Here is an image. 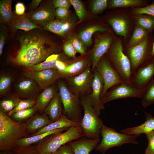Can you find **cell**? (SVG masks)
<instances>
[{
  "mask_svg": "<svg viewBox=\"0 0 154 154\" xmlns=\"http://www.w3.org/2000/svg\"><path fill=\"white\" fill-rule=\"evenodd\" d=\"M23 73L25 76L34 80L43 90L51 86L57 80L63 78L59 72L54 69L39 71H23Z\"/></svg>",
  "mask_w": 154,
  "mask_h": 154,
  "instance_id": "15",
  "label": "cell"
},
{
  "mask_svg": "<svg viewBox=\"0 0 154 154\" xmlns=\"http://www.w3.org/2000/svg\"><path fill=\"white\" fill-rule=\"evenodd\" d=\"M52 122L47 115L44 113L42 115L34 117L29 122L27 127L31 131L39 130Z\"/></svg>",
  "mask_w": 154,
  "mask_h": 154,
  "instance_id": "34",
  "label": "cell"
},
{
  "mask_svg": "<svg viewBox=\"0 0 154 154\" xmlns=\"http://www.w3.org/2000/svg\"><path fill=\"white\" fill-rule=\"evenodd\" d=\"M37 85L34 80L28 78L19 82L17 87L21 94L27 96L33 94L38 90Z\"/></svg>",
  "mask_w": 154,
  "mask_h": 154,
  "instance_id": "33",
  "label": "cell"
},
{
  "mask_svg": "<svg viewBox=\"0 0 154 154\" xmlns=\"http://www.w3.org/2000/svg\"><path fill=\"white\" fill-rule=\"evenodd\" d=\"M0 154H8L6 153L5 152H1Z\"/></svg>",
  "mask_w": 154,
  "mask_h": 154,
  "instance_id": "55",
  "label": "cell"
},
{
  "mask_svg": "<svg viewBox=\"0 0 154 154\" xmlns=\"http://www.w3.org/2000/svg\"><path fill=\"white\" fill-rule=\"evenodd\" d=\"M58 86L63 106V114L72 121L79 123L82 117L80 96L72 92L67 84L62 81H59Z\"/></svg>",
  "mask_w": 154,
  "mask_h": 154,
  "instance_id": "6",
  "label": "cell"
},
{
  "mask_svg": "<svg viewBox=\"0 0 154 154\" xmlns=\"http://www.w3.org/2000/svg\"><path fill=\"white\" fill-rule=\"evenodd\" d=\"M108 7V0H94L92 3L91 11L94 13H98L105 10Z\"/></svg>",
  "mask_w": 154,
  "mask_h": 154,
  "instance_id": "41",
  "label": "cell"
},
{
  "mask_svg": "<svg viewBox=\"0 0 154 154\" xmlns=\"http://www.w3.org/2000/svg\"><path fill=\"white\" fill-rule=\"evenodd\" d=\"M107 20L117 36L123 38L124 45L129 40L135 25L134 15L131 8H115Z\"/></svg>",
  "mask_w": 154,
  "mask_h": 154,
  "instance_id": "3",
  "label": "cell"
},
{
  "mask_svg": "<svg viewBox=\"0 0 154 154\" xmlns=\"http://www.w3.org/2000/svg\"><path fill=\"white\" fill-rule=\"evenodd\" d=\"M101 139H83L72 141L69 143L74 154H89L96 148L101 141Z\"/></svg>",
  "mask_w": 154,
  "mask_h": 154,
  "instance_id": "20",
  "label": "cell"
},
{
  "mask_svg": "<svg viewBox=\"0 0 154 154\" xmlns=\"http://www.w3.org/2000/svg\"><path fill=\"white\" fill-rule=\"evenodd\" d=\"M94 70L100 75L104 82L101 98L110 88L123 82L117 72L110 63L105 54L100 60Z\"/></svg>",
  "mask_w": 154,
  "mask_h": 154,
  "instance_id": "11",
  "label": "cell"
},
{
  "mask_svg": "<svg viewBox=\"0 0 154 154\" xmlns=\"http://www.w3.org/2000/svg\"><path fill=\"white\" fill-rule=\"evenodd\" d=\"M141 99V104L145 108L154 103V78L146 87L144 94Z\"/></svg>",
  "mask_w": 154,
  "mask_h": 154,
  "instance_id": "35",
  "label": "cell"
},
{
  "mask_svg": "<svg viewBox=\"0 0 154 154\" xmlns=\"http://www.w3.org/2000/svg\"><path fill=\"white\" fill-rule=\"evenodd\" d=\"M7 25L4 24L0 25V55L2 54L4 46L7 38L9 30Z\"/></svg>",
  "mask_w": 154,
  "mask_h": 154,
  "instance_id": "42",
  "label": "cell"
},
{
  "mask_svg": "<svg viewBox=\"0 0 154 154\" xmlns=\"http://www.w3.org/2000/svg\"><path fill=\"white\" fill-rule=\"evenodd\" d=\"M56 15L57 19L62 21H66L69 18L70 12L68 9L57 8L56 9Z\"/></svg>",
  "mask_w": 154,
  "mask_h": 154,
  "instance_id": "47",
  "label": "cell"
},
{
  "mask_svg": "<svg viewBox=\"0 0 154 154\" xmlns=\"http://www.w3.org/2000/svg\"><path fill=\"white\" fill-rule=\"evenodd\" d=\"M150 33L137 25L134 28L132 33L124 47H130L137 45L144 40Z\"/></svg>",
  "mask_w": 154,
  "mask_h": 154,
  "instance_id": "31",
  "label": "cell"
},
{
  "mask_svg": "<svg viewBox=\"0 0 154 154\" xmlns=\"http://www.w3.org/2000/svg\"><path fill=\"white\" fill-rule=\"evenodd\" d=\"M8 26L10 35L12 38L14 37L19 30L27 32L35 29L43 28L32 22L27 17L26 13L20 16L13 14L11 21Z\"/></svg>",
  "mask_w": 154,
  "mask_h": 154,
  "instance_id": "18",
  "label": "cell"
},
{
  "mask_svg": "<svg viewBox=\"0 0 154 154\" xmlns=\"http://www.w3.org/2000/svg\"><path fill=\"white\" fill-rule=\"evenodd\" d=\"M154 41V36L151 33L140 43L130 47H124V52L131 63L133 75L139 67L154 58L151 55Z\"/></svg>",
  "mask_w": 154,
  "mask_h": 154,
  "instance_id": "7",
  "label": "cell"
},
{
  "mask_svg": "<svg viewBox=\"0 0 154 154\" xmlns=\"http://www.w3.org/2000/svg\"><path fill=\"white\" fill-rule=\"evenodd\" d=\"M75 59L74 60L71 61L64 70L60 72L63 78H66L79 74L91 65V61L87 57Z\"/></svg>",
  "mask_w": 154,
  "mask_h": 154,
  "instance_id": "22",
  "label": "cell"
},
{
  "mask_svg": "<svg viewBox=\"0 0 154 154\" xmlns=\"http://www.w3.org/2000/svg\"><path fill=\"white\" fill-rule=\"evenodd\" d=\"M148 141L147 146L145 150V154H154V130L145 134Z\"/></svg>",
  "mask_w": 154,
  "mask_h": 154,
  "instance_id": "45",
  "label": "cell"
},
{
  "mask_svg": "<svg viewBox=\"0 0 154 154\" xmlns=\"http://www.w3.org/2000/svg\"><path fill=\"white\" fill-rule=\"evenodd\" d=\"M52 3L55 9L61 7L68 9L72 5L69 0H54L52 1Z\"/></svg>",
  "mask_w": 154,
  "mask_h": 154,
  "instance_id": "48",
  "label": "cell"
},
{
  "mask_svg": "<svg viewBox=\"0 0 154 154\" xmlns=\"http://www.w3.org/2000/svg\"><path fill=\"white\" fill-rule=\"evenodd\" d=\"M145 115L146 120L143 123L135 127L123 129L121 130L120 132L127 135L139 136L154 130V116L146 112Z\"/></svg>",
  "mask_w": 154,
  "mask_h": 154,
  "instance_id": "21",
  "label": "cell"
},
{
  "mask_svg": "<svg viewBox=\"0 0 154 154\" xmlns=\"http://www.w3.org/2000/svg\"><path fill=\"white\" fill-rule=\"evenodd\" d=\"M36 100L33 99L19 100L14 108L8 113L9 116H11L13 114L22 110L29 108L34 106Z\"/></svg>",
  "mask_w": 154,
  "mask_h": 154,
  "instance_id": "36",
  "label": "cell"
},
{
  "mask_svg": "<svg viewBox=\"0 0 154 154\" xmlns=\"http://www.w3.org/2000/svg\"><path fill=\"white\" fill-rule=\"evenodd\" d=\"M79 125V123L74 122L68 118L64 114L57 121L52 122L42 128L39 129L34 135L63 128H68L73 126Z\"/></svg>",
  "mask_w": 154,
  "mask_h": 154,
  "instance_id": "25",
  "label": "cell"
},
{
  "mask_svg": "<svg viewBox=\"0 0 154 154\" xmlns=\"http://www.w3.org/2000/svg\"><path fill=\"white\" fill-rule=\"evenodd\" d=\"M52 154H74V153L68 143L61 146Z\"/></svg>",
  "mask_w": 154,
  "mask_h": 154,
  "instance_id": "49",
  "label": "cell"
},
{
  "mask_svg": "<svg viewBox=\"0 0 154 154\" xmlns=\"http://www.w3.org/2000/svg\"><path fill=\"white\" fill-rule=\"evenodd\" d=\"M19 99L6 100L0 102V109L3 112L12 110L15 107Z\"/></svg>",
  "mask_w": 154,
  "mask_h": 154,
  "instance_id": "44",
  "label": "cell"
},
{
  "mask_svg": "<svg viewBox=\"0 0 154 154\" xmlns=\"http://www.w3.org/2000/svg\"><path fill=\"white\" fill-rule=\"evenodd\" d=\"M108 31H110V29L105 25H94L88 27L79 33L78 37L84 45L89 46L92 44V37L95 32Z\"/></svg>",
  "mask_w": 154,
  "mask_h": 154,
  "instance_id": "24",
  "label": "cell"
},
{
  "mask_svg": "<svg viewBox=\"0 0 154 154\" xmlns=\"http://www.w3.org/2000/svg\"></svg>",
  "mask_w": 154,
  "mask_h": 154,
  "instance_id": "56",
  "label": "cell"
},
{
  "mask_svg": "<svg viewBox=\"0 0 154 154\" xmlns=\"http://www.w3.org/2000/svg\"><path fill=\"white\" fill-rule=\"evenodd\" d=\"M148 0H110L108 1V7L111 9L143 7L149 4Z\"/></svg>",
  "mask_w": 154,
  "mask_h": 154,
  "instance_id": "26",
  "label": "cell"
},
{
  "mask_svg": "<svg viewBox=\"0 0 154 154\" xmlns=\"http://www.w3.org/2000/svg\"><path fill=\"white\" fill-rule=\"evenodd\" d=\"M37 110L34 106L33 107L27 109L22 110L13 114L11 117L17 120H21L27 118L32 116Z\"/></svg>",
  "mask_w": 154,
  "mask_h": 154,
  "instance_id": "38",
  "label": "cell"
},
{
  "mask_svg": "<svg viewBox=\"0 0 154 154\" xmlns=\"http://www.w3.org/2000/svg\"><path fill=\"white\" fill-rule=\"evenodd\" d=\"M131 12L134 15L144 14L154 17V0L152 3L143 7L131 8Z\"/></svg>",
  "mask_w": 154,
  "mask_h": 154,
  "instance_id": "39",
  "label": "cell"
},
{
  "mask_svg": "<svg viewBox=\"0 0 154 154\" xmlns=\"http://www.w3.org/2000/svg\"><path fill=\"white\" fill-rule=\"evenodd\" d=\"M57 93V89L55 86H50L44 90L38 96L34 106L37 110H43Z\"/></svg>",
  "mask_w": 154,
  "mask_h": 154,
  "instance_id": "27",
  "label": "cell"
},
{
  "mask_svg": "<svg viewBox=\"0 0 154 154\" xmlns=\"http://www.w3.org/2000/svg\"><path fill=\"white\" fill-rule=\"evenodd\" d=\"M63 51L67 56L73 59H75L77 52L70 40L66 42L63 46Z\"/></svg>",
  "mask_w": 154,
  "mask_h": 154,
  "instance_id": "46",
  "label": "cell"
},
{
  "mask_svg": "<svg viewBox=\"0 0 154 154\" xmlns=\"http://www.w3.org/2000/svg\"><path fill=\"white\" fill-rule=\"evenodd\" d=\"M62 102L59 92L52 99L44 110L52 122L57 121L62 115Z\"/></svg>",
  "mask_w": 154,
  "mask_h": 154,
  "instance_id": "23",
  "label": "cell"
},
{
  "mask_svg": "<svg viewBox=\"0 0 154 154\" xmlns=\"http://www.w3.org/2000/svg\"><path fill=\"white\" fill-rule=\"evenodd\" d=\"M70 1L72 5L74 8L76 14L79 19L78 23L82 22L86 15V11L83 3L81 1L78 0Z\"/></svg>",
  "mask_w": 154,
  "mask_h": 154,
  "instance_id": "37",
  "label": "cell"
},
{
  "mask_svg": "<svg viewBox=\"0 0 154 154\" xmlns=\"http://www.w3.org/2000/svg\"><path fill=\"white\" fill-rule=\"evenodd\" d=\"M20 152L19 151L17 152V154H39L38 152L35 150L34 151H33L30 150H23L22 151V150Z\"/></svg>",
  "mask_w": 154,
  "mask_h": 154,
  "instance_id": "53",
  "label": "cell"
},
{
  "mask_svg": "<svg viewBox=\"0 0 154 154\" xmlns=\"http://www.w3.org/2000/svg\"><path fill=\"white\" fill-rule=\"evenodd\" d=\"M74 19L69 17L66 21L54 19L43 28L46 31L58 36L63 37L66 35L74 24Z\"/></svg>",
  "mask_w": 154,
  "mask_h": 154,
  "instance_id": "19",
  "label": "cell"
},
{
  "mask_svg": "<svg viewBox=\"0 0 154 154\" xmlns=\"http://www.w3.org/2000/svg\"><path fill=\"white\" fill-rule=\"evenodd\" d=\"M25 8L24 4L20 2L16 3L15 5V12L16 15H22L25 13Z\"/></svg>",
  "mask_w": 154,
  "mask_h": 154,
  "instance_id": "51",
  "label": "cell"
},
{
  "mask_svg": "<svg viewBox=\"0 0 154 154\" xmlns=\"http://www.w3.org/2000/svg\"><path fill=\"white\" fill-rule=\"evenodd\" d=\"M134 17L136 25L152 33L154 30V17L144 14L135 15Z\"/></svg>",
  "mask_w": 154,
  "mask_h": 154,
  "instance_id": "32",
  "label": "cell"
},
{
  "mask_svg": "<svg viewBox=\"0 0 154 154\" xmlns=\"http://www.w3.org/2000/svg\"><path fill=\"white\" fill-rule=\"evenodd\" d=\"M60 55L53 54L48 57L43 62L32 66L25 68L23 71H39L48 69H55V65L58 60H59Z\"/></svg>",
  "mask_w": 154,
  "mask_h": 154,
  "instance_id": "29",
  "label": "cell"
},
{
  "mask_svg": "<svg viewBox=\"0 0 154 154\" xmlns=\"http://www.w3.org/2000/svg\"><path fill=\"white\" fill-rule=\"evenodd\" d=\"M154 74V58L139 67L133 74L131 83L135 87L145 89Z\"/></svg>",
  "mask_w": 154,
  "mask_h": 154,
  "instance_id": "17",
  "label": "cell"
},
{
  "mask_svg": "<svg viewBox=\"0 0 154 154\" xmlns=\"http://www.w3.org/2000/svg\"><path fill=\"white\" fill-rule=\"evenodd\" d=\"M145 89L137 88L131 83L123 82L116 85L108 90L101 98L104 104L113 100L128 98L141 99Z\"/></svg>",
  "mask_w": 154,
  "mask_h": 154,
  "instance_id": "10",
  "label": "cell"
},
{
  "mask_svg": "<svg viewBox=\"0 0 154 154\" xmlns=\"http://www.w3.org/2000/svg\"><path fill=\"white\" fill-rule=\"evenodd\" d=\"M93 77L94 72L90 66L80 74L65 78L71 91L80 96L87 95L91 92Z\"/></svg>",
  "mask_w": 154,
  "mask_h": 154,
  "instance_id": "12",
  "label": "cell"
},
{
  "mask_svg": "<svg viewBox=\"0 0 154 154\" xmlns=\"http://www.w3.org/2000/svg\"><path fill=\"white\" fill-rule=\"evenodd\" d=\"M48 32L43 28L17 32L18 48L11 58L13 63L26 68L43 62L54 54L57 46Z\"/></svg>",
  "mask_w": 154,
  "mask_h": 154,
  "instance_id": "1",
  "label": "cell"
},
{
  "mask_svg": "<svg viewBox=\"0 0 154 154\" xmlns=\"http://www.w3.org/2000/svg\"><path fill=\"white\" fill-rule=\"evenodd\" d=\"M84 115L79 122L84 137L89 139L100 138L101 131L104 124L90 103L86 95L80 96Z\"/></svg>",
  "mask_w": 154,
  "mask_h": 154,
  "instance_id": "4",
  "label": "cell"
},
{
  "mask_svg": "<svg viewBox=\"0 0 154 154\" xmlns=\"http://www.w3.org/2000/svg\"><path fill=\"white\" fill-rule=\"evenodd\" d=\"M151 55L153 57H154V41L153 43L152 48V50H151Z\"/></svg>",
  "mask_w": 154,
  "mask_h": 154,
  "instance_id": "54",
  "label": "cell"
},
{
  "mask_svg": "<svg viewBox=\"0 0 154 154\" xmlns=\"http://www.w3.org/2000/svg\"><path fill=\"white\" fill-rule=\"evenodd\" d=\"M69 40L77 52L82 55L85 54L86 52L84 45L78 36L71 37Z\"/></svg>",
  "mask_w": 154,
  "mask_h": 154,
  "instance_id": "43",
  "label": "cell"
},
{
  "mask_svg": "<svg viewBox=\"0 0 154 154\" xmlns=\"http://www.w3.org/2000/svg\"><path fill=\"white\" fill-rule=\"evenodd\" d=\"M56 9L52 1H42L35 11L27 13V17L36 25L43 28L56 17Z\"/></svg>",
  "mask_w": 154,
  "mask_h": 154,
  "instance_id": "13",
  "label": "cell"
},
{
  "mask_svg": "<svg viewBox=\"0 0 154 154\" xmlns=\"http://www.w3.org/2000/svg\"><path fill=\"white\" fill-rule=\"evenodd\" d=\"M91 92L86 95L90 103L99 116L105 108L104 104L101 101V97L103 90L104 82L99 73L94 70Z\"/></svg>",
  "mask_w": 154,
  "mask_h": 154,
  "instance_id": "16",
  "label": "cell"
},
{
  "mask_svg": "<svg viewBox=\"0 0 154 154\" xmlns=\"http://www.w3.org/2000/svg\"><path fill=\"white\" fill-rule=\"evenodd\" d=\"M12 0L0 1V23L9 26L13 15L12 11Z\"/></svg>",
  "mask_w": 154,
  "mask_h": 154,
  "instance_id": "30",
  "label": "cell"
},
{
  "mask_svg": "<svg viewBox=\"0 0 154 154\" xmlns=\"http://www.w3.org/2000/svg\"><path fill=\"white\" fill-rule=\"evenodd\" d=\"M83 137L79 125L72 126L64 132L53 134L44 143L35 150L39 154H52L61 146Z\"/></svg>",
  "mask_w": 154,
  "mask_h": 154,
  "instance_id": "8",
  "label": "cell"
},
{
  "mask_svg": "<svg viewBox=\"0 0 154 154\" xmlns=\"http://www.w3.org/2000/svg\"><path fill=\"white\" fill-rule=\"evenodd\" d=\"M124 47L123 38L117 36L105 54L123 82L131 83L133 76L131 64L124 52Z\"/></svg>",
  "mask_w": 154,
  "mask_h": 154,
  "instance_id": "2",
  "label": "cell"
},
{
  "mask_svg": "<svg viewBox=\"0 0 154 154\" xmlns=\"http://www.w3.org/2000/svg\"><path fill=\"white\" fill-rule=\"evenodd\" d=\"M12 78L10 76L4 75L0 77V94L2 95L5 94L9 90Z\"/></svg>",
  "mask_w": 154,
  "mask_h": 154,
  "instance_id": "40",
  "label": "cell"
},
{
  "mask_svg": "<svg viewBox=\"0 0 154 154\" xmlns=\"http://www.w3.org/2000/svg\"><path fill=\"white\" fill-rule=\"evenodd\" d=\"M100 135L102 137V140L95 149L103 154L114 147L127 143H139L137 140L139 135H127L118 132L114 129L104 124L103 125Z\"/></svg>",
  "mask_w": 154,
  "mask_h": 154,
  "instance_id": "9",
  "label": "cell"
},
{
  "mask_svg": "<svg viewBox=\"0 0 154 154\" xmlns=\"http://www.w3.org/2000/svg\"><path fill=\"white\" fill-rule=\"evenodd\" d=\"M67 128H60L48 131L30 137L21 138L17 141L16 145L21 147H25L43 139L47 136L61 133Z\"/></svg>",
  "mask_w": 154,
  "mask_h": 154,
  "instance_id": "28",
  "label": "cell"
},
{
  "mask_svg": "<svg viewBox=\"0 0 154 154\" xmlns=\"http://www.w3.org/2000/svg\"><path fill=\"white\" fill-rule=\"evenodd\" d=\"M117 37L115 33L108 31L96 37L91 56V68L93 72L100 60L107 52Z\"/></svg>",
  "mask_w": 154,
  "mask_h": 154,
  "instance_id": "14",
  "label": "cell"
},
{
  "mask_svg": "<svg viewBox=\"0 0 154 154\" xmlns=\"http://www.w3.org/2000/svg\"><path fill=\"white\" fill-rule=\"evenodd\" d=\"M42 0H33L29 5V12L36 10L39 6Z\"/></svg>",
  "mask_w": 154,
  "mask_h": 154,
  "instance_id": "52",
  "label": "cell"
},
{
  "mask_svg": "<svg viewBox=\"0 0 154 154\" xmlns=\"http://www.w3.org/2000/svg\"><path fill=\"white\" fill-rule=\"evenodd\" d=\"M69 61H64L58 60L56 62L55 65V69L61 72L66 68L69 64Z\"/></svg>",
  "mask_w": 154,
  "mask_h": 154,
  "instance_id": "50",
  "label": "cell"
},
{
  "mask_svg": "<svg viewBox=\"0 0 154 154\" xmlns=\"http://www.w3.org/2000/svg\"><path fill=\"white\" fill-rule=\"evenodd\" d=\"M24 130L23 125L13 120L0 110V148L1 150L13 149Z\"/></svg>",
  "mask_w": 154,
  "mask_h": 154,
  "instance_id": "5",
  "label": "cell"
}]
</instances>
